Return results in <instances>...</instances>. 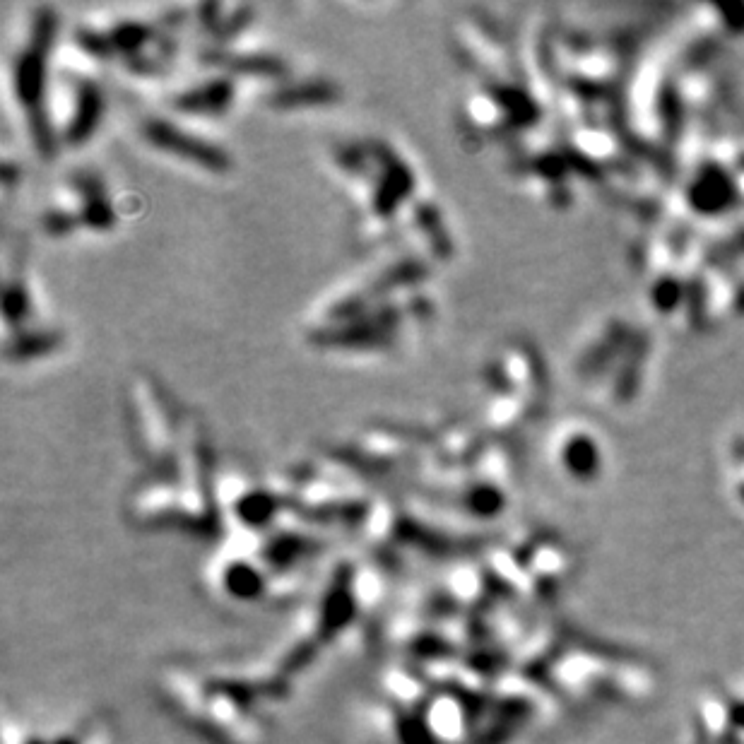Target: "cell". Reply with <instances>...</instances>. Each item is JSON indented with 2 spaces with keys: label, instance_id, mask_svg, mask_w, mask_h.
Masks as SVG:
<instances>
[{
  "label": "cell",
  "instance_id": "cell-1",
  "mask_svg": "<svg viewBox=\"0 0 744 744\" xmlns=\"http://www.w3.org/2000/svg\"><path fill=\"white\" fill-rule=\"evenodd\" d=\"M330 171L350 205V241L362 256L403 248V224L427 179L417 164L381 135L338 140L328 152Z\"/></svg>",
  "mask_w": 744,
  "mask_h": 744
},
{
  "label": "cell",
  "instance_id": "cell-2",
  "mask_svg": "<svg viewBox=\"0 0 744 744\" xmlns=\"http://www.w3.org/2000/svg\"><path fill=\"white\" fill-rule=\"evenodd\" d=\"M61 15L49 3L32 5L17 20L3 63V92L17 128L29 150L41 162H51L58 152L53 140L49 99L61 49Z\"/></svg>",
  "mask_w": 744,
  "mask_h": 744
},
{
  "label": "cell",
  "instance_id": "cell-3",
  "mask_svg": "<svg viewBox=\"0 0 744 744\" xmlns=\"http://www.w3.org/2000/svg\"><path fill=\"white\" fill-rule=\"evenodd\" d=\"M441 299L434 282L388 294L369 309L333 326L301 328L309 350L340 359H388L403 354L436 323Z\"/></svg>",
  "mask_w": 744,
  "mask_h": 744
},
{
  "label": "cell",
  "instance_id": "cell-4",
  "mask_svg": "<svg viewBox=\"0 0 744 744\" xmlns=\"http://www.w3.org/2000/svg\"><path fill=\"white\" fill-rule=\"evenodd\" d=\"M547 400L545 362L533 342L523 338L501 342L477 374V424L492 439L506 441L533 424Z\"/></svg>",
  "mask_w": 744,
  "mask_h": 744
},
{
  "label": "cell",
  "instance_id": "cell-5",
  "mask_svg": "<svg viewBox=\"0 0 744 744\" xmlns=\"http://www.w3.org/2000/svg\"><path fill=\"white\" fill-rule=\"evenodd\" d=\"M3 359L10 366H32L66 350L68 335L61 323L46 316L27 246L5 241L3 261Z\"/></svg>",
  "mask_w": 744,
  "mask_h": 744
},
{
  "label": "cell",
  "instance_id": "cell-6",
  "mask_svg": "<svg viewBox=\"0 0 744 744\" xmlns=\"http://www.w3.org/2000/svg\"><path fill=\"white\" fill-rule=\"evenodd\" d=\"M123 415L128 441L145 472H167L174 468L181 446L186 410L157 374L133 369L123 383Z\"/></svg>",
  "mask_w": 744,
  "mask_h": 744
},
{
  "label": "cell",
  "instance_id": "cell-7",
  "mask_svg": "<svg viewBox=\"0 0 744 744\" xmlns=\"http://www.w3.org/2000/svg\"><path fill=\"white\" fill-rule=\"evenodd\" d=\"M118 208L102 171L75 167L66 171L37 212V227L49 241L106 236L118 229Z\"/></svg>",
  "mask_w": 744,
  "mask_h": 744
},
{
  "label": "cell",
  "instance_id": "cell-8",
  "mask_svg": "<svg viewBox=\"0 0 744 744\" xmlns=\"http://www.w3.org/2000/svg\"><path fill=\"white\" fill-rule=\"evenodd\" d=\"M537 97L525 80H475L458 102L456 121L468 145H492L530 133Z\"/></svg>",
  "mask_w": 744,
  "mask_h": 744
},
{
  "label": "cell",
  "instance_id": "cell-9",
  "mask_svg": "<svg viewBox=\"0 0 744 744\" xmlns=\"http://www.w3.org/2000/svg\"><path fill=\"white\" fill-rule=\"evenodd\" d=\"M427 424L376 422L328 448V456L359 477H415L427 465Z\"/></svg>",
  "mask_w": 744,
  "mask_h": 744
},
{
  "label": "cell",
  "instance_id": "cell-10",
  "mask_svg": "<svg viewBox=\"0 0 744 744\" xmlns=\"http://www.w3.org/2000/svg\"><path fill=\"white\" fill-rule=\"evenodd\" d=\"M109 114L104 75L70 61L58 49L49 99V118L58 152L82 150L102 133Z\"/></svg>",
  "mask_w": 744,
  "mask_h": 744
},
{
  "label": "cell",
  "instance_id": "cell-11",
  "mask_svg": "<svg viewBox=\"0 0 744 744\" xmlns=\"http://www.w3.org/2000/svg\"><path fill=\"white\" fill-rule=\"evenodd\" d=\"M135 135L147 150L183 169L208 176H227L234 171V152L217 140L210 128L183 121L179 116L150 109L135 121Z\"/></svg>",
  "mask_w": 744,
  "mask_h": 744
},
{
  "label": "cell",
  "instance_id": "cell-12",
  "mask_svg": "<svg viewBox=\"0 0 744 744\" xmlns=\"http://www.w3.org/2000/svg\"><path fill=\"white\" fill-rule=\"evenodd\" d=\"M155 109L183 121L212 128L244 102V87L229 75L203 68H183L169 85L152 94Z\"/></svg>",
  "mask_w": 744,
  "mask_h": 744
},
{
  "label": "cell",
  "instance_id": "cell-13",
  "mask_svg": "<svg viewBox=\"0 0 744 744\" xmlns=\"http://www.w3.org/2000/svg\"><path fill=\"white\" fill-rule=\"evenodd\" d=\"M451 49L472 80H528L523 58L513 51L504 29L484 13H463L451 25Z\"/></svg>",
  "mask_w": 744,
  "mask_h": 744
},
{
  "label": "cell",
  "instance_id": "cell-14",
  "mask_svg": "<svg viewBox=\"0 0 744 744\" xmlns=\"http://www.w3.org/2000/svg\"><path fill=\"white\" fill-rule=\"evenodd\" d=\"M244 99L273 114H304V111L335 109L345 102V90L330 75L294 70L292 75L270 85L251 87L244 92Z\"/></svg>",
  "mask_w": 744,
  "mask_h": 744
},
{
  "label": "cell",
  "instance_id": "cell-15",
  "mask_svg": "<svg viewBox=\"0 0 744 744\" xmlns=\"http://www.w3.org/2000/svg\"><path fill=\"white\" fill-rule=\"evenodd\" d=\"M576 424L578 422H566L562 429L554 431V460L574 480H593L600 472V441L586 427H576Z\"/></svg>",
  "mask_w": 744,
  "mask_h": 744
},
{
  "label": "cell",
  "instance_id": "cell-16",
  "mask_svg": "<svg viewBox=\"0 0 744 744\" xmlns=\"http://www.w3.org/2000/svg\"><path fill=\"white\" fill-rule=\"evenodd\" d=\"M0 181H3V196L5 198L13 196L15 188L22 183L20 159L13 157V152L8 150V145L3 147V164H0Z\"/></svg>",
  "mask_w": 744,
  "mask_h": 744
}]
</instances>
